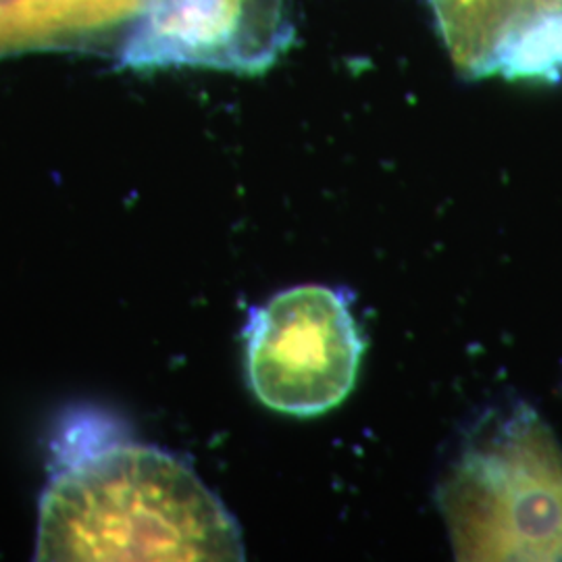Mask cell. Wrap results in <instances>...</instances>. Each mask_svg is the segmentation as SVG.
Instances as JSON below:
<instances>
[{
  "label": "cell",
  "instance_id": "cell-3",
  "mask_svg": "<svg viewBox=\"0 0 562 562\" xmlns=\"http://www.w3.org/2000/svg\"><path fill=\"white\" fill-rule=\"evenodd\" d=\"M364 340L348 301L327 285H296L252 311L246 369L257 398L285 415L317 417L357 382Z\"/></svg>",
  "mask_w": 562,
  "mask_h": 562
},
{
  "label": "cell",
  "instance_id": "cell-4",
  "mask_svg": "<svg viewBox=\"0 0 562 562\" xmlns=\"http://www.w3.org/2000/svg\"><path fill=\"white\" fill-rule=\"evenodd\" d=\"M292 0H144L120 44L123 67H211L257 74L294 36Z\"/></svg>",
  "mask_w": 562,
  "mask_h": 562
},
{
  "label": "cell",
  "instance_id": "cell-6",
  "mask_svg": "<svg viewBox=\"0 0 562 562\" xmlns=\"http://www.w3.org/2000/svg\"><path fill=\"white\" fill-rule=\"evenodd\" d=\"M142 9L144 0H0V57L115 38L120 48Z\"/></svg>",
  "mask_w": 562,
  "mask_h": 562
},
{
  "label": "cell",
  "instance_id": "cell-5",
  "mask_svg": "<svg viewBox=\"0 0 562 562\" xmlns=\"http://www.w3.org/2000/svg\"><path fill=\"white\" fill-rule=\"evenodd\" d=\"M427 2L450 57L467 76H562V0Z\"/></svg>",
  "mask_w": 562,
  "mask_h": 562
},
{
  "label": "cell",
  "instance_id": "cell-1",
  "mask_svg": "<svg viewBox=\"0 0 562 562\" xmlns=\"http://www.w3.org/2000/svg\"><path fill=\"white\" fill-rule=\"evenodd\" d=\"M38 561H240V529L186 462L109 443L65 462L41 501Z\"/></svg>",
  "mask_w": 562,
  "mask_h": 562
},
{
  "label": "cell",
  "instance_id": "cell-2",
  "mask_svg": "<svg viewBox=\"0 0 562 562\" xmlns=\"http://www.w3.org/2000/svg\"><path fill=\"white\" fill-rule=\"evenodd\" d=\"M438 503L459 559H562V452L529 411L480 427Z\"/></svg>",
  "mask_w": 562,
  "mask_h": 562
}]
</instances>
